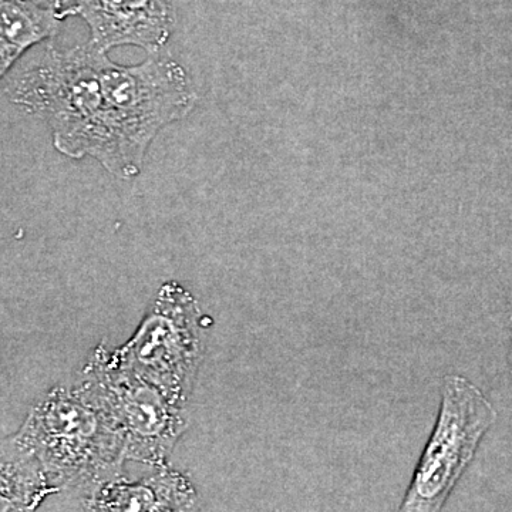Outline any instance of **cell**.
I'll list each match as a JSON object with an SVG mask.
<instances>
[{
    "instance_id": "cell-7",
    "label": "cell",
    "mask_w": 512,
    "mask_h": 512,
    "mask_svg": "<svg viewBox=\"0 0 512 512\" xmlns=\"http://www.w3.org/2000/svg\"><path fill=\"white\" fill-rule=\"evenodd\" d=\"M70 16L82 18L90 45L103 53L136 46L161 52L174 29L173 0H72Z\"/></svg>"
},
{
    "instance_id": "cell-10",
    "label": "cell",
    "mask_w": 512,
    "mask_h": 512,
    "mask_svg": "<svg viewBox=\"0 0 512 512\" xmlns=\"http://www.w3.org/2000/svg\"><path fill=\"white\" fill-rule=\"evenodd\" d=\"M63 20L35 0H0V74L5 76L30 47L52 42Z\"/></svg>"
},
{
    "instance_id": "cell-5",
    "label": "cell",
    "mask_w": 512,
    "mask_h": 512,
    "mask_svg": "<svg viewBox=\"0 0 512 512\" xmlns=\"http://www.w3.org/2000/svg\"><path fill=\"white\" fill-rule=\"evenodd\" d=\"M201 318L197 299L177 282H167L133 338L114 352L171 403L187 409L204 357Z\"/></svg>"
},
{
    "instance_id": "cell-9",
    "label": "cell",
    "mask_w": 512,
    "mask_h": 512,
    "mask_svg": "<svg viewBox=\"0 0 512 512\" xmlns=\"http://www.w3.org/2000/svg\"><path fill=\"white\" fill-rule=\"evenodd\" d=\"M56 494L36 454L15 436L2 440L0 510L33 511Z\"/></svg>"
},
{
    "instance_id": "cell-12",
    "label": "cell",
    "mask_w": 512,
    "mask_h": 512,
    "mask_svg": "<svg viewBox=\"0 0 512 512\" xmlns=\"http://www.w3.org/2000/svg\"><path fill=\"white\" fill-rule=\"evenodd\" d=\"M508 362H510V372L512 377V336H511V345H510V356H508Z\"/></svg>"
},
{
    "instance_id": "cell-8",
    "label": "cell",
    "mask_w": 512,
    "mask_h": 512,
    "mask_svg": "<svg viewBox=\"0 0 512 512\" xmlns=\"http://www.w3.org/2000/svg\"><path fill=\"white\" fill-rule=\"evenodd\" d=\"M198 495L187 477L167 464L153 467V473L138 480L120 476L101 485L76 510L137 512L192 511Z\"/></svg>"
},
{
    "instance_id": "cell-11",
    "label": "cell",
    "mask_w": 512,
    "mask_h": 512,
    "mask_svg": "<svg viewBox=\"0 0 512 512\" xmlns=\"http://www.w3.org/2000/svg\"><path fill=\"white\" fill-rule=\"evenodd\" d=\"M40 5H45L47 8L55 9L63 19L70 16V2L72 0H35Z\"/></svg>"
},
{
    "instance_id": "cell-1",
    "label": "cell",
    "mask_w": 512,
    "mask_h": 512,
    "mask_svg": "<svg viewBox=\"0 0 512 512\" xmlns=\"http://www.w3.org/2000/svg\"><path fill=\"white\" fill-rule=\"evenodd\" d=\"M15 436L39 458L56 494L72 498L74 510L123 476L128 461L124 431L77 379L37 400Z\"/></svg>"
},
{
    "instance_id": "cell-6",
    "label": "cell",
    "mask_w": 512,
    "mask_h": 512,
    "mask_svg": "<svg viewBox=\"0 0 512 512\" xmlns=\"http://www.w3.org/2000/svg\"><path fill=\"white\" fill-rule=\"evenodd\" d=\"M76 379L119 423L126 436L128 461L165 464L188 429L187 409L171 403L104 343L93 350Z\"/></svg>"
},
{
    "instance_id": "cell-4",
    "label": "cell",
    "mask_w": 512,
    "mask_h": 512,
    "mask_svg": "<svg viewBox=\"0 0 512 512\" xmlns=\"http://www.w3.org/2000/svg\"><path fill=\"white\" fill-rule=\"evenodd\" d=\"M495 420L497 410L480 387L461 375L444 376L436 424L399 511L443 510Z\"/></svg>"
},
{
    "instance_id": "cell-2",
    "label": "cell",
    "mask_w": 512,
    "mask_h": 512,
    "mask_svg": "<svg viewBox=\"0 0 512 512\" xmlns=\"http://www.w3.org/2000/svg\"><path fill=\"white\" fill-rule=\"evenodd\" d=\"M101 55L90 43L62 50L47 42L42 57L9 84L8 96L26 113L46 121L60 154L73 160L92 157L123 178L101 87Z\"/></svg>"
},
{
    "instance_id": "cell-3",
    "label": "cell",
    "mask_w": 512,
    "mask_h": 512,
    "mask_svg": "<svg viewBox=\"0 0 512 512\" xmlns=\"http://www.w3.org/2000/svg\"><path fill=\"white\" fill-rule=\"evenodd\" d=\"M100 80L123 180H130L140 174L158 133L194 109L197 90L183 64L161 52L136 66H121L103 53Z\"/></svg>"
}]
</instances>
